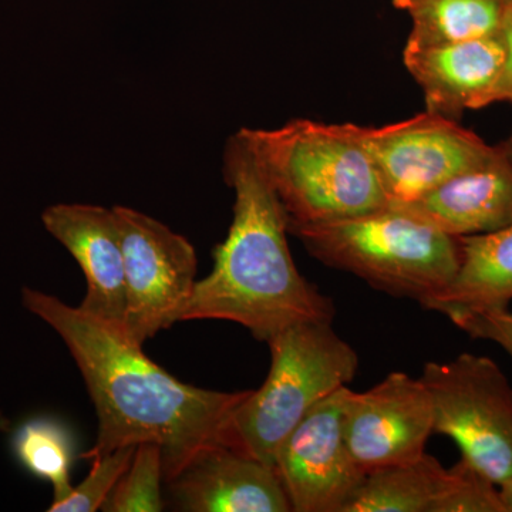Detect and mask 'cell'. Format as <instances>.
Returning a JSON list of instances; mask_svg holds the SVG:
<instances>
[{
  "instance_id": "1",
  "label": "cell",
  "mask_w": 512,
  "mask_h": 512,
  "mask_svg": "<svg viewBox=\"0 0 512 512\" xmlns=\"http://www.w3.org/2000/svg\"><path fill=\"white\" fill-rule=\"evenodd\" d=\"M22 303L62 338L92 397L99 433L83 458L158 444L167 483L204 448L227 443L232 414L251 390L214 392L180 382L123 328L49 293L23 288Z\"/></svg>"
},
{
  "instance_id": "2",
  "label": "cell",
  "mask_w": 512,
  "mask_h": 512,
  "mask_svg": "<svg viewBox=\"0 0 512 512\" xmlns=\"http://www.w3.org/2000/svg\"><path fill=\"white\" fill-rule=\"evenodd\" d=\"M224 175L235 194L231 228L178 322L228 320L268 342L295 323L333 320L332 299L296 268L284 208L238 133L225 148Z\"/></svg>"
},
{
  "instance_id": "3",
  "label": "cell",
  "mask_w": 512,
  "mask_h": 512,
  "mask_svg": "<svg viewBox=\"0 0 512 512\" xmlns=\"http://www.w3.org/2000/svg\"><path fill=\"white\" fill-rule=\"evenodd\" d=\"M238 134L281 202L288 229L389 207L356 124L298 119L272 130L241 128Z\"/></svg>"
},
{
  "instance_id": "4",
  "label": "cell",
  "mask_w": 512,
  "mask_h": 512,
  "mask_svg": "<svg viewBox=\"0 0 512 512\" xmlns=\"http://www.w3.org/2000/svg\"><path fill=\"white\" fill-rule=\"evenodd\" d=\"M288 231L329 268L421 306L451 284L460 266L458 238L393 207Z\"/></svg>"
},
{
  "instance_id": "5",
  "label": "cell",
  "mask_w": 512,
  "mask_h": 512,
  "mask_svg": "<svg viewBox=\"0 0 512 512\" xmlns=\"http://www.w3.org/2000/svg\"><path fill=\"white\" fill-rule=\"evenodd\" d=\"M333 320H305L268 340L271 369L229 423L227 444L275 467L276 451L316 404L353 382L356 350Z\"/></svg>"
},
{
  "instance_id": "6",
  "label": "cell",
  "mask_w": 512,
  "mask_h": 512,
  "mask_svg": "<svg viewBox=\"0 0 512 512\" xmlns=\"http://www.w3.org/2000/svg\"><path fill=\"white\" fill-rule=\"evenodd\" d=\"M433 430L450 437L461 458L495 484L512 474V386L487 356L463 353L424 366Z\"/></svg>"
},
{
  "instance_id": "7",
  "label": "cell",
  "mask_w": 512,
  "mask_h": 512,
  "mask_svg": "<svg viewBox=\"0 0 512 512\" xmlns=\"http://www.w3.org/2000/svg\"><path fill=\"white\" fill-rule=\"evenodd\" d=\"M113 210L126 272L124 332L143 346L180 319L197 282V254L187 238L150 215L128 207Z\"/></svg>"
},
{
  "instance_id": "8",
  "label": "cell",
  "mask_w": 512,
  "mask_h": 512,
  "mask_svg": "<svg viewBox=\"0 0 512 512\" xmlns=\"http://www.w3.org/2000/svg\"><path fill=\"white\" fill-rule=\"evenodd\" d=\"M389 205L406 204L498 153L473 131L440 114H419L384 127H360Z\"/></svg>"
},
{
  "instance_id": "9",
  "label": "cell",
  "mask_w": 512,
  "mask_h": 512,
  "mask_svg": "<svg viewBox=\"0 0 512 512\" xmlns=\"http://www.w3.org/2000/svg\"><path fill=\"white\" fill-rule=\"evenodd\" d=\"M350 393L345 386L316 404L276 451L275 470L292 511L343 512L366 476L346 443Z\"/></svg>"
},
{
  "instance_id": "10",
  "label": "cell",
  "mask_w": 512,
  "mask_h": 512,
  "mask_svg": "<svg viewBox=\"0 0 512 512\" xmlns=\"http://www.w3.org/2000/svg\"><path fill=\"white\" fill-rule=\"evenodd\" d=\"M433 433V407L421 379L393 372L366 392L350 393L346 443L365 474L417 460Z\"/></svg>"
},
{
  "instance_id": "11",
  "label": "cell",
  "mask_w": 512,
  "mask_h": 512,
  "mask_svg": "<svg viewBox=\"0 0 512 512\" xmlns=\"http://www.w3.org/2000/svg\"><path fill=\"white\" fill-rule=\"evenodd\" d=\"M165 484L177 511H292L275 467L227 443L204 448Z\"/></svg>"
},
{
  "instance_id": "12",
  "label": "cell",
  "mask_w": 512,
  "mask_h": 512,
  "mask_svg": "<svg viewBox=\"0 0 512 512\" xmlns=\"http://www.w3.org/2000/svg\"><path fill=\"white\" fill-rule=\"evenodd\" d=\"M46 231L76 259L86 278L84 312L124 329L127 291L124 252L113 208L56 204L42 214Z\"/></svg>"
},
{
  "instance_id": "13",
  "label": "cell",
  "mask_w": 512,
  "mask_h": 512,
  "mask_svg": "<svg viewBox=\"0 0 512 512\" xmlns=\"http://www.w3.org/2000/svg\"><path fill=\"white\" fill-rule=\"evenodd\" d=\"M404 64L419 83L427 111L450 117L497 103L504 70L500 37L404 47Z\"/></svg>"
},
{
  "instance_id": "14",
  "label": "cell",
  "mask_w": 512,
  "mask_h": 512,
  "mask_svg": "<svg viewBox=\"0 0 512 512\" xmlns=\"http://www.w3.org/2000/svg\"><path fill=\"white\" fill-rule=\"evenodd\" d=\"M451 237L490 234L512 225V160L504 146L488 163L406 204L389 205Z\"/></svg>"
},
{
  "instance_id": "15",
  "label": "cell",
  "mask_w": 512,
  "mask_h": 512,
  "mask_svg": "<svg viewBox=\"0 0 512 512\" xmlns=\"http://www.w3.org/2000/svg\"><path fill=\"white\" fill-rule=\"evenodd\" d=\"M460 266L451 284L424 308L444 316L508 308L512 302V225L458 238Z\"/></svg>"
},
{
  "instance_id": "16",
  "label": "cell",
  "mask_w": 512,
  "mask_h": 512,
  "mask_svg": "<svg viewBox=\"0 0 512 512\" xmlns=\"http://www.w3.org/2000/svg\"><path fill=\"white\" fill-rule=\"evenodd\" d=\"M447 480L448 468L424 453L412 463L367 473L343 512H431Z\"/></svg>"
},
{
  "instance_id": "17",
  "label": "cell",
  "mask_w": 512,
  "mask_h": 512,
  "mask_svg": "<svg viewBox=\"0 0 512 512\" xmlns=\"http://www.w3.org/2000/svg\"><path fill=\"white\" fill-rule=\"evenodd\" d=\"M413 29L406 45L436 46L497 36L507 0H396Z\"/></svg>"
},
{
  "instance_id": "18",
  "label": "cell",
  "mask_w": 512,
  "mask_h": 512,
  "mask_svg": "<svg viewBox=\"0 0 512 512\" xmlns=\"http://www.w3.org/2000/svg\"><path fill=\"white\" fill-rule=\"evenodd\" d=\"M13 453L33 476L53 487V501L72 493L74 444L69 429L52 417H35L13 434Z\"/></svg>"
},
{
  "instance_id": "19",
  "label": "cell",
  "mask_w": 512,
  "mask_h": 512,
  "mask_svg": "<svg viewBox=\"0 0 512 512\" xmlns=\"http://www.w3.org/2000/svg\"><path fill=\"white\" fill-rule=\"evenodd\" d=\"M164 480L163 450L158 444L141 443L124 476L114 487L101 511L160 512L164 510L161 481Z\"/></svg>"
},
{
  "instance_id": "20",
  "label": "cell",
  "mask_w": 512,
  "mask_h": 512,
  "mask_svg": "<svg viewBox=\"0 0 512 512\" xmlns=\"http://www.w3.org/2000/svg\"><path fill=\"white\" fill-rule=\"evenodd\" d=\"M137 447V446H136ZM136 447H121L92 458V470L72 493L60 501H53L49 512H94L101 510L114 487L124 476L133 460Z\"/></svg>"
},
{
  "instance_id": "21",
  "label": "cell",
  "mask_w": 512,
  "mask_h": 512,
  "mask_svg": "<svg viewBox=\"0 0 512 512\" xmlns=\"http://www.w3.org/2000/svg\"><path fill=\"white\" fill-rule=\"evenodd\" d=\"M431 512H504L497 484L466 460L448 468L446 488Z\"/></svg>"
},
{
  "instance_id": "22",
  "label": "cell",
  "mask_w": 512,
  "mask_h": 512,
  "mask_svg": "<svg viewBox=\"0 0 512 512\" xmlns=\"http://www.w3.org/2000/svg\"><path fill=\"white\" fill-rule=\"evenodd\" d=\"M448 319L471 338L497 343L512 359V312L508 308L457 312Z\"/></svg>"
},
{
  "instance_id": "23",
  "label": "cell",
  "mask_w": 512,
  "mask_h": 512,
  "mask_svg": "<svg viewBox=\"0 0 512 512\" xmlns=\"http://www.w3.org/2000/svg\"><path fill=\"white\" fill-rule=\"evenodd\" d=\"M498 37L504 47V70L500 87H498L497 101H511L512 103V0H508L505 5Z\"/></svg>"
},
{
  "instance_id": "24",
  "label": "cell",
  "mask_w": 512,
  "mask_h": 512,
  "mask_svg": "<svg viewBox=\"0 0 512 512\" xmlns=\"http://www.w3.org/2000/svg\"><path fill=\"white\" fill-rule=\"evenodd\" d=\"M497 487L504 512H512V474L497 484Z\"/></svg>"
},
{
  "instance_id": "25",
  "label": "cell",
  "mask_w": 512,
  "mask_h": 512,
  "mask_svg": "<svg viewBox=\"0 0 512 512\" xmlns=\"http://www.w3.org/2000/svg\"><path fill=\"white\" fill-rule=\"evenodd\" d=\"M505 151H507L508 156H510L512 160V137L511 140L508 141V143L504 144Z\"/></svg>"
},
{
  "instance_id": "26",
  "label": "cell",
  "mask_w": 512,
  "mask_h": 512,
  "mask_svg": "<svg viewBox=\"0 0 512 512\" xmlns=\"http://www.w3.org/2000/svg\"><path fill=\"white\" fill-rule=\"evenodd\" d=\"M0 423H2V416H0Z\"/></svg>"
},
{
  "instance_id": "27",
  "label": "cell",
  "mask_w": 512,
  "mask_h": 512,
  "mask_svg": "<svg viewBox=\"0 0 512 512\" xmlns=\"http://www.w3.org/2000/svg\"><path fill=\"white\" fill-rule=\"evenodd\" d=\"M392 2H396V0H392Z\"/></svg>"
},
{
  "instance_id": "28",
  "label": "cell",
  "mask_w": 512,
  "mask_h": 512,
  "mask_svg": "<svg viewBox=\"0 0 512 512\" xmlns=\"http://www.w3.org/2000/svg\"><path fill=\"white\" fill-rule=\"evenodd\" d=\"M507 2H508V0H507Z\"/></svg>"
}]
</instances>
